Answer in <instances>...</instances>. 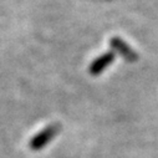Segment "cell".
<instances>
[{"instance_id":"1","label":"cell","mask_w":158,"mask_h":158,"mask_svg":"<svg viewBox=\"0 0 158 158\" xmlns=\"http://www.w3.org/2000/svg\"><path fill=\"white\" fill-rule=\"evenodd\" d=\"M57 132H59L57 126H49V127L44 128L43 131H40L36 136H34L30 139V143H29L30 148L34 149V151H39V149L44 148L57 135Z\"/></svg>"},{"instance_id":"2","label":"cell","mask_w":158,"mask_h":158,"mask_svg":"<svg viewBox=\"0 0 158 158\" xmlns=\"http://www.w3.org/2000/svg\"><path fill=\"white\" fill-rule=\"evenodd\" d=\"M110 45H111V48H112L116 52H118L123 59H126L127 61H136V60L138 59L136 51H135L133 49H131V48L122 40V39H120V37H112L111 40H110Z\"/></svg>"},{"instance_id":"3","label":"cell","mask_w":158,"mask_h":158,"mask_svg":"<svg viewBox=\"0 0 158 158\" xmlns=\"http://www.w3.org/2000/svg\"><path fill=\"white\" fill-rule=\"evenodd\" d=\"M114 60V52H106L101 56H98L96 60H94L89 67V71L92 76H97L100 73H102Z\"/></svg>"}]
</instances>
